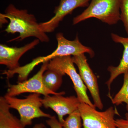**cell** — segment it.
I'll list each match as a JSON object with an SVG mask.
<instances>
[{"label":"cell","instance_id":"1","mask_svg":"<svg viewBox=\"0 0 128 128\" xmlns=\"http://www.w3.org/2000/svg\"><path fill=\"white\" fill-rule=\"evenodd\" d=\"M57 46L52 53L47 56L38 57L25 65L19 66L13 70H4L2 74L6 75L7 78H11L15 74H18V81L21 82L27 80L28 76L31 72L36 66L51 60L60 57L67 56H76L86 53L90 56L94 54V51L91 48L83 45L80 42L78 36L73 41L66 39L61 32L56 34Z\"/></svg>","mask_w":128,"mask_h":128},{"label":"cell","instance_id":"2","mask_svg":"<svg viewBox=\"0 0 128 128\" xmlns=\"http://www.w3.org/2000/svg\"><path fill=\"white\" fill-rule=\"evenodd\" d=\"M3 16L9 19V22L5 30L8 33L19 35L9 41H22L29 37H34L42 42H48V36L42 31L39 23L33 14H29L26 9H17L14 5L10 4L6 8Z\"/></svg>","mask_w":128,"mask_h":128},{"label":"cell","instance_id":"3","mask_svg":"<svg viewBox=\"0 0 128 128\" xmlns=\"http://www.w3.org/2000/svg\"><path fill=\"white\" fill-rule=\"evenodd\" d=\"M122 0H91L87 8L73 18L76 25L88 18H96L108 25L116 24L120 20V8Z\"/></svg>","mask_w":128,"mask_h":128},{"label":"cell","instance_id":"4","mask_svg":"<svg viewBox=\"0 0 128 128\" xmlns=\"http://www.w3.org/2000/svg\"><path fill=\"white\" fill-rule=\"evenodd\" d=\"M40 95L32 93L24 99L6 95L4 96L10 108L16 109L19 113L20 120L24 128L26 126L31 125L32 120L34 118H50L52 116L41 110V107L43 104Z\"/></svg>","mask_w":128,"mask_h":128},{"label":"cell","instance_id":"5","mask_svg":"<svg viewBox=\"0 0 128 128\" xmlns=\"http://www.w3.org/2000/svg\"><path fill=\"white\" fill-rule=\"evenodd\" d=\"M71 56H60L51 60L49 62L48 69H54L69 76L74 86L77 97L80 102L87 104L96 108L88 96L87 87L84 84L80 74L76 70Z\"/></svg>","mask_w":128,"mask_h":128},{"label":"cell","instance_id":"6","mask_svg":"<svg viewBox=\"0 0 128 128\" xmlns=\"http://www.w3.org/2000/svg\"><path fill=\"white\" fill-rule=\"evenodd\" d=\"M78 110L83 128H117L114 116L118 114L112 107L104 112H98L87 104L80 102Z\"/></svg>","mask_w":128,"mask_h":128},{"label":"cell","instance_id":"7","mask_svg":"<svg viewBox=\"0 0 128 128\" xmlns=\"http://www.w3.org/2000/svg\"><path fill=\"white\" fill-rule=\"evenodd\" d=\"M49 62L43 63L40 70L32 78L28 80L18 82L17 84H9L6 96L15 97L25 92L37 93L44 96L52 94L53 95H62L65 94L64 92H54L49 90L44 84L42 80L44 73L48 70Z\"/></svg>","mask_w":128,"mask_h":128},{"label":"cell","instance_id":"8","mask_svg":"<svg viewBox=\"0 0 128 128\" xmlns=\"http://www.w3.org/2000/svg\"><path fill=\"white\" fill-rule=\"evenodd\" d=\"M72 59L79 69L82 81L90 93L94 105L100 110H102L103 105L100 97L97 78L89 66L84 54L73 56Z\"/></svg>","mask_w":128,"mask_h":128},{"label":"cell","instance_id":"9","mask_svg":"<svg viewBox=\"0 0 128 128\" xmlns=\"http://www.w3.org/2000/svg\"><path fill=\"white\" fill-rule=\"evenodd\" d=\"M62 95H49L42 98L43 105L45 108L52 109L57 114L58 120L62 124L64 117L78 110L80 103L77 97L74 96L64 97Z\"/></svg>","mask_w":128,"mask_h":128},{"label":"cell","instance_id":"10","mask_svg":"<svg viewBox=\"0 0 128 128\" xmlns=\"http://www.w3.org/2000/svg\"><path fill=\"white\" fill-rule=\"evenodd\" d=\"M91 0H60L59 5L55 7L54 16L45 22L39 23L40 27L44 32H54L64 18L71 14L74 9L80 7H88Z\"/></svg>","mask_w":128,"mask_h":128},{"label":"cell","instance_id":"11","mask_svg":"<svg viewBox=\"0 0 128 128\" xmlns=\"http://www.w3.org/2000/svg\"><path fill=\"white\" fill-rule=\"evenodd\" d=\"M39 40H34L30 43L20 48L10 47L0 44V64L6 66L9 70H13L20 66L19 60L28 50L34 48L40 43Z\"/></svg>","mask_w":128,"mask_h":128},{"label":"cell","instance_id":"12","mask_svg":"<svg viewBox=\"0 0 128 128\" xmlns=\"http://www.w3.org/2000/svg\"><path fill=\"white\" fill-rule=\"evenodd\" d=\"M111 37L113 41L117 43L121 44L123 46L124 50L122 57L120 63L117 66H110L108 68L110 73V77L106 82L109 91L110 86L114 79L121 74H124L128 72V37L124 38L116 34L112 33Z\"/></svg>","mask_w":128,"mask_h":128},{"label":"cell","instance_id":"13","mask_svg":"<svg viewBox=\"0 0 128 128\" xmlns=\"http://www.w3.org/2000/svg\"><path fill=\"white\" fill-rule=\"evenodd\" d=\"M10 106L4 97H0V128H24L20 119L10 112Z\"/></svg>","mask_w":128,"mask_h":128},{"label":"cell","instance_id":"14","mask_svg":"<svg viewBox=\"0 0 128 128\" xmlns=\"http://www.w3.org/2000/svg\"><path fill=\"white\" fill-rule=\"evenodd\" d=\"M64 75V73L57 70L48 69L44 73L43 82L49 90L56 92L62 86L63 77Z\"/></svg>","mask_w":128,"mask_h":128},{"label":"cell","instance_id":"15","mask_svg":"<svg viewBox=\"0 0 128 128\" xmlns=\"http://www.w3.org/2000/svg\"><path fill=\"white\" fill-rule=\"evenodd\" d=\"M113 104L118 106L123 102L126 104V108L128 111V72L124 74L122 86L113 98H111Z\"/></svg>","mask_w":128,"mask_h":128},{"label":"cell","instance_id":"16","mask_svg":"<svg viewBox=\"0 0 128 128\" xmlns=\"http://www.w3.org/2000/svg\"><path fill=\"white\" fill-rule=\"evenodd\" d=\"M81 120L80 114L78 109L69 114L62 126L63 128H82Z\"/></svg>","mask_w":128,"mask_h":128},{"label":"cell","instance_id":"17","mask_svg":"<svg viewBox=\"0 0 128 128\" xmlns=\"http://www.w3.org/2000/svg\"><path fill=\"white\" fill-rule=\"evenodd\" d=\"M120 20L128 36V0H122L120 8Z\"/></svg>","mask_w":128,"mask_h":128},{"label":"cell","instance_id":"18","mask_svg":"<svg viewBox=\"0 0 128 128\" xmlns=\"http://www.w3.org/2000/svg\"><path fill=\"white\" fill-rule=\"evenodd\" d=\"M46 122L50 128H63L62 124L55 116H52Z\"/></svg>","mask_w":128,"mask_h":128},{"label":"cell","instance_id":"19","mask_svg":"<svg viewBox=\"0 0 128 128\" xmlns=\"http://www.w3.org/2000/svg\"><path fill=\"white\" fill-rule=\"evenodd\" d=\"M125 118L115 120L117 128H128V113L125 114Z\"/></svg>","mask_w":128,"mask_h":128},{"label":"cell","instance_id":"20","mask_svg":"<svg viewBox=\"0 0 128 128\" xmlns=\"http://www.w3.org/2000/svg\"><path fill=\"white\" fill-rule=\"evenodd\" d=\"M0 26H2V24H4L7 23L8 21L6 20L7 18H5L3 16V14L1 13L0 14Z\"/></svg>","mask_w":128,"mask_h":128},{"label":"cell","instance_id":"21","mask_svg":"<svg viewBox=\"0 0 128 128\" xmlns=\"http://www.w3.org/2000/svg\"><path fill=\"white\" fill-rule=\"evenodd\" d=\"M45 126L42 123L36 124H35L33 128H45Z\"/></svg>","mask_w":128,"mask_h":128}]
</instances>
